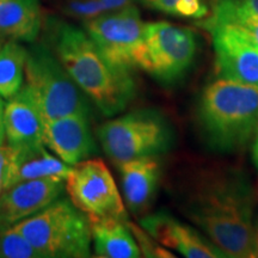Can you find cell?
I'll return each mask as SVG.
<instances>
[{
    "instance_id": "cell-11",
    "label": "cell",
    "mask_w": 258,
    "mask_h": 258,
    "mask_svg": "<svg viewBox=\"0 0 258 258\" xmlns=\"http://www.w3.org/2000/svg\"><path fill=\"white\" fill-rule=\"evenodd\" d=\"M64 179L59 177L15 183L0 194V224L15 225L32 217L61 196Z\"/></svg>"
},
{
    "instance_id": "cell-22",
    "label": "cell",
    "mask_w": 258,
    "mask_h": 258,
    "mask_svg": "<svg viewBox=\"0 0 258 258\" xmlns=\"http://www.w3.org/2000/svg\"><path fill=\"white\" fill-rule=\"evenodd\" d=\"M209 9L206 0H178L175 8V16L185 18L207 17Z\"/></svg>"
},
{
    "instance_id": "cell-3",
    "label": "cell",
    "mask_w": 258,
    "mask_h": 258,
    "mask_svg": "<svg viewBox=\"0 0 258 258\" xmlns=\"http://www.w3.org/2000/svg\"><path fill=\"white\" fill-rule=\"evenodd\" d=\"M196 120L211 150H243L258 129V88L221 78L208 84L199 99Z\"/></svg>"
},
{
    "instance_id": "cell-7",
    "label": "cell",
    "mask_w": 258,
    "mask_h": 258,
    "mask_svg": "<svg viewBox=\"0 0 258 258\" xmlns=\"http://www.w3.org/2000/svg\"><path fill=\"white\" fill-rule=\"evenodd\" d=\"M145 25L138 8L132 4L88 19L85 30L111 66L133 72L143 64Z\"/></svg>"
},
{
    "instance_id": "cell-20",
    "label": "cell",
    "mask_w": 258,
    "mask_h": 258,
    "mask_svg": "<svg viewBox=\"0 0 258 258\" xmlns=\"http://www.w3.org/2000/svg\"><path fill=\"white\" fill-rule=\"evenodd\" d=\"M0 258H42L15 225L0 224Z\"/></svg>"
},
{
    "instance_id": "cell-4",
    "label": "cell",
    "mask_w": 258,
    "mask_h": 258,
    "mask_svg": "<svg viewBox=\"0 0 258 258\" xmlns=\"http://www.w3.org/2000/svg\"><path fill=\"white\" fill-rule=\"evenodd\" d=\"M15 227L42 258H84L91 253V224L71 200L59 198Z\"/></svg>"
},
{
    "instance_id": "cell-21",
    "label": "cell",
    "mask_w": 258,
    "mask_h": 258,
    "mask_svg": "<svg viewBox=\"0 0 258 258\" xmlns=\"http://www.w3.org/2000/svg\"><path fill=\"white\" fill-rule=\"evenodd\" d=\"M128 227L131 228L132 233L134 234V237L137 238V243L140 247L141 253H144V256L146 257H159V258H166V257H173V254H171L169 251L163 249L159 246V244L156 243V239L153 237H151L150 234H147V232L144 231V228H139L138 226L127 221Z\"/></svg>"
},
{
    "instance_id": "cell-9",
    "label": "cell",
    "mask_w": 258,
    "mask_h": 258,
    "mask_svg": "<svg viewBox=\"0 0 258 258\" xmlns=\"http://www.w3.org/2000/svg\"><path fill=\"white\" fill-rule=\"evenodd\" d=\"M64 188L71 202L88 215L89 220H128L114 177L102 159H85L72 166L64 179Z\"/></svg>"
},
{
    "instance_id": "cell-10",
    "label": "cell",
    "mask_w": 258,
    "mask_h": 258,
    "mask_svg": "<svg viewBox=\"0 0 258 258\" xmlns=\"http://www.w3.org/2000/svg\"><path fill=\"white\" fill-rule=\"evenodd\" d=\"M203 29L212 35L219 78L258 88V47L232 25L213 24Z\"/></svg>"
},
{
    "instance_id": "cell-28",
    "label": "cell",
    "mask_w": 258,
    "mask_h": 258,
    "mask_svg": "<svg viewBox=\"0 0 258 258\" xmlns=\"http://www.w3.org/2000/svg\"><path fill=\"white\" fill-rule=\"evenodd\" d=\"M4 111H5V102H4V98L0 96V146L5 145V141H6Z\"/></svg>"
},
{
    "instance_id": "cell-26",
    "label": "cell",
    "mask_w": 258,
    "mask_h": 258,
    "mask_svg": "<svg viewBox=\"0 0 258 258\" xmlns=\"http://www.w3.org/2000/svg\"><path fill=\"white\" fill-rule=\"evenodd\" d=\"M140 2L157 11L175 16V8L178 0H140Z\"/></svg>"
},
{
    "instance_id": "cell-25",
    "label": "cell",
    "mask_w": 258,
    "mask_h": 258,
    "mask_svg": "<svg viewBox=\"0 0 258 258\" xmlns=\"http://www.w3.org/2000/svg\"><path fill=\"white\" fill-rule=\"evenodd\" d=\"M10 158H11V146H9L8 144L0 146V194L4 190Z\"/></svg>"
},
{
    "instance_id": "cell-5",
    "label": "cell",
    "mask_w": 258,
    "mask_h": 258,
    "mask_svg": "<svg viewBox=\"0 0 258 258\" xmlns=\"http://www.w3.org/2000/svg\"><path fill=\"white\" fill-rule=\"evenodd\" d=\"M23 85L36 103L43 122L66 115H91L90 98L46 44L32 43L28 48Z\"/></svg>"
},
{
    "instance_id": "cell-16",
    "label": "cell",
    "mask_w": 258,
    "mask_h": 258,
    "mask_svg": "<svg viewBox=\"0 0 258 258\" xmlns=\"http://www.w3.org/2000/svg\"><path fill=\"white\" fill-rule=\"evenodd\" d=\"M44 145L31 147H11L5 188L15 183L29 179L59 177L66 179L72 166L60 158L53 156L44 148Z\"/></svg>"
},
{
    "instance_id": "cell-14",
    "label": "cell",
    "mask_w": 258,
    "mask_h": 258,
    "mask_svg": "<svg viewBox=\"0 0 258 258\" xmlns=\"http://www.w3.org/2000/svg\"><path fill=\"white\" fill-rule=\"evenodd\" d=\"M5 135L11 147H31L43 144V118L27 88L5 103Z\"/></svg>"
},
{
    "instance_id": "cell-13",
    "label": "cell",
    "mask_w": 258,
    "mask_h": 258,
    "mask_svg": "<svg viewBox=\"0 0 258 258\" xmlns=\"http://www.w3.org/2000/svg\"><path fill=\"white\" fill-rule=\"evenodd\" d=\"M141 227L160 245L172 247L188 258L225 257L211 240L206 239L191 226L182 224L169 213L160 211L145 215Z\"/></svg>"
},
{
    "instance_id": "cell-24",
    "label": "cell",
    "mask_w": 258,
    "mask_h": 258,
    "mask_svg": "<svg viewBox=\"0 0 258 258\" xmlns=\"http://www.w3.org/2000/svg\"><path fill=\"white\" fill-rule=\"evenodd\" d=\"M240 14L258 18V0H220Z\"/></svg>"
},
{
    "instance_id": "cell-17",
    "label": "cell",
    "mask_w": 258,
    "mask_h": 258,
    "mask_svg": "<svg viewBox=\"0 0 258 258\" xmlns=\"http://www.w3.org/2000/svg\"><path fill=\"white\" fill-rule=\"evenodd\" d=\"M41 27L40 0H0V37L3 40L34 43Z\"/></svg>"
},
{
    "instance_id": "cell-23",
    "label": "cell",
    "mask_w": 258,
    "mask_h": 258,
    "mask_svg": "<svg viewBox=\"0 0 258 258\" xmlns=\"http://www.w3.org/2000/svg\"><path fill=\"white\" fill-rule=\"evenodd\" d=\"M70 12L74 16L88 19L95 18L97 16L105 14L101 0H83V2H72L69 6Z\"/></svg>"
},
{
    "instance_id": "cell-12",
    "label": "cell",
    "mask_w": 258,
    "mask_h": 258,
    "mask_svg": "<svg viewBox=\"0 0 258 258\" xmlns=\"http://www.w3.org/2000/svg\"><path fill=\"white\" fill-rule=\"evenodd\" d=\"M43 144L71 166L97 153L90 120L85 115H66L44 122Z\"/></svg>"
},
{
    "instance_id": "cell-1",
    "label": "cell",
    "mask_w": 258,
    "mask_h": 258,
    "mask_svg": "<svg viewBox=\"0 0 258 258\" xmlns=\"http://www.w3.org/2000/svg\"><path fill=\"white\" fill-rule=\"evenodd\" d=\"M180 211L225 257H256L254 191L243 170L206 166L183 189Z\"/></svg>"
},
{
    "instance_id": "cell-31",
    "label": "cell",
    "mask_w": 258,
    "mask_h": 258,
    "mask_svg": "<svg viewBox=\"0 0 258 258\" xmlns=\"http://www.w3.org/2000/svg\"><path fill=\"white\" fill-rule=\"evenodd\" d=\"M3 43H4V40H3V38L0 37V47H2V44H3Z\"/></svg>"
},
{
    "instance_id": "cell-19",
    "label": "cell",
    "mask_w": 258,
    "mask_h": 258,
    "mask_svg": "<svg viewBox=\"0 0 258 258\" xmlns=\"http://www.w3.org/2000/svg\"><path fill=\"white\" fill-rule=\"evenodd\" d=\"M28 48L21 42L8 40L0 47V96L8 101L24 84Z\"/></svg>"
},
{
    "instance_id": "cell-8",
    "label": "cell",
    "mask_w": 258,
    "mask_h": 258,
    "mask_svg": "<svg viewBox=\"0 0 258 258\" xmlns=\"http://www.w3.org/2000/svg\"><path fill=\"white\" fill-rule=\"evenodd\" d=\"M198 54V38L191 29L156 22L145 25V54L141 70L164 84L184 78Z\"/></svg>"
},
{
    "instance_id": "cell-27",
    "label": "cell",
    "mask_w": 258,
    "mask_h": 258,
    "mask_svg": "<svg viewBox=\"0 0 258 258\" xmlns=\"http://www.w3.org/2000/svg\"><path fill=\"white\" fill-rule=\"evenodd\" d=\"M103 9L105 12L115 11V10H120L125 6L132 5L133 0H101Z\"/></svg>"
},
{
    "instance_id": "cell-6",
    "label": "cell",
    "mask_w": 258,
    "mask_h": 258,
    "mask_svg": "<svg viewBox=\"0 0 258 258\" xmlns=\"http://www.w3.org/2000/svg\"><path fill=\"white\" fill-rule=\"evenodd\" d=\"M97 138L116 165L165 153L175 140L169 121L152 109H140L104 122L97 129Z\"/></svg>"
},
{
    "instance_id": "cell-29",
    "label": "cell",
    "mask_w": 258,
    "mask_h": 258,
    "mask_svg": "<svg viewBox=\"0 0 258 258\" xmlns=\"http://www.w3.org/2000/svg\"><path fill=\"white\" fill-rule=\"evenodd\" d=\"M253 159H254V163H256V165L258 167V139H257L256 144H254V147H253Z\"/></svg>"
},
{
    "instance_id": "cell-2",
    "label": "cell",
    "mask_w": 258,
    "mask_h": 258,
    "mask_svg": "<svg viewBox=\"0 0 258 258\" xmlns=\"http://www.w3.org/2000/svg\"><path fill=\"white\" fill-rule=\"evenodd\" d=\"M53 50L80 90L105 116L123 111L137 88L133 74L106 61L88 32L67 23L55 25Z\"/></svg>"
},
{
    "instance_id": "cell-30",
    "label": "cell",
    "mask_w": 258,
    "mask_h": 258,
    "mask_svg": "<svg viewBox=\"0 0 258 258\" xmlns=\"http://www.w3.org/2000/svg\"><path fill=\"white\" fill-rule=\"evenodd\" d=\"M254 250H256V257H258V226L254 230Z\"/></svg>"
},
{
    "instance_id": "cell-18",
    "label": "cell",
    "mask_w": 258,
    "mask_h": 258,
    "mask_svg": "<svg viewBox=\"0 0 258 258\" xmlns=\"http://www.w3.org/2000/svg\"><path fill=\"white\" fill-rule=\"evenodd\" d=\"M95 253L102 258H138L141 250L127 221L116 219L90 220Z\"/></svg>"
},
{
    "instance_id": "cell-15",
    "label": "cell",
    "mask_w": 258,
    "mask_h": 258,
    "mask_svg": "<svg viewBox=\"0 0 258 258\" xmlns=\"http://www.w3.org/2000/svg\"><path fill=\"white\" fill-rule=\"evenodd\" d=\"M129 211L144 215L152 206L160 180V164L156 157H143L117 164Z\"/></svg>"
}]
</instances>
